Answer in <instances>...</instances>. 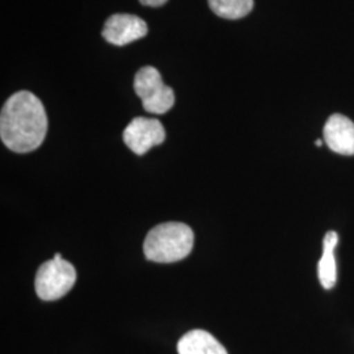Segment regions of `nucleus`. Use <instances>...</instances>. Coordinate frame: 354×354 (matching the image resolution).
<instances>
[{"mask_svg": "<svg viewBox=\"0 0 354 354\" xmlns=\"http://www.w3.org/2000/svg\"><path fill=\"white\" fill-rule=\"evenodd\" d=\"M75 281V268L61 253H55L54 259L38 268L35 288L42 301H57L73 289Z\"/></svg>", "mask_w": 354, "mask_h": 354, "instance_id": "nucleus-3", "label": "nucleus"}, {"mask_svg": "<svg viewBox=\"0 0 354 354\" xmlns=\"http://www.w3.org/2000/svg\"><path fill=\"white\" fill-rule=\"evenodd\" d=\"M168 0H140L142 6H146V7H152V8H158V7H162L165 6Z\"/></svg>", "mask_w": 354, "mask_h": 354, "instance_id": "nucleus-11", "label": "nucleus"}, {"mask_svg": "<svg viewBox=\"0 0 354 354\" xmlns=\"http://www.w3.org/2000/svg\"><path fill=\"white\" fill-rule=\"evenodd\" d=\"M339 241V235L335 231H328L323 241V256L317 264V277L326 290H330L336 285L337 268L335 260V248Z\"/></svg>", "mask_w": 354, "mask_h": 354, "instance_id": "nucleus-9", "label": "nucleus"}, {"mask_svg": "<svg viewBox=\"0 0 354 354\" xmlns=\"http://www.w3.org/2000/svg\"><path fill=\"white\" fill-rule=\"evenodd\" d=\"M213 12L227 20H238L252 11L253 0H207Z\"/></svg>", "mask_w": 354, "mask_h": 354, "instance_id": "nucleus-10", "label": "nucleus"}, {"mask_svg": "<svg viewBox=\"0 0 354 354\" xmlns=\"http://www.w3.org/2000/svg\"><path fill=\"white\" fill-rule=\"evenodd\" d=\"M122 137L131 151L137 155H145L152 147L165 142V127L156 118L136 117L124 130Z\"/></svg>", "mask_w": 354, "mask_h": 354, "instance_id": "nucleus-5", "label": "nucleus"}, {"mask_svg": "<svg viewBox=\"0 0 354 354\" xmlns=\"http://www.w3.org/2000/svg\"><path fill=\"white\" fill-rule=\"evenodd\" d=\"M149 26L145 20L130 13L112 15L104 24L102 37L115 46H125L145 37Z\"/></svg>", "mask_w": 354, "mask_h": 354, "instance_id": "nucleus-6", "label": "nucleus"}, {"mask_svg": "<svg viewBox=\"0 0 354 354\" xmlns=\"http://www.w3.org/2000/svg\"><path fill=\"white\" fill-rule=\"evenodd\" d=\"M178 354H228L226 348L213 335L194 329L184 335L177 344Z\"/></svg>", "mask_w": 354, "mask_h": 354, "instance_id": "nucleus-8", "label": "nucleus"}, {"mask_svg": "<svg viewBox=\"0 0 354 354\" xmlns=\"http://www.w3.org/2000/svg\"><path fill=\"white\" fill-rule=\"evenodd\" d=\"M324 142L336 153L354 155V124L342 114H332L324 127Z\"/></svg>", "mask_w": 354, "mask_h": 354, "instance_id": "nucleus-7", "label": "nucleus"}, {"mask_svg": "<svg viewBox=\"0 0 354 354\" xmlns=\"http://www.w3.org/2000/svg\"><path fill=\"white\" fill-rule=\"evenodd\" d=\"M134 91L149 113L165 114L175 105L174 89L165 84L160 73L152 66H145L136 74Z\"/></svg>", "mask_w": 354, "mask_h": 354, "instance_id": "nucleus-4", "label": "nucleus"}, {"mask_svg": "<svg viewBox=\"0 0 354 354\" xmlns=\"http://www.w3.org/2000/svg\"><path fill=\"white\" fill-rule=\"evenodd\" d=\"M48 133V114L44 104L29 91H20L3 105L0 138L11 151L26 153L42 145Z\"/></svg>", "mask_w": 354, "mask_h": 354, "instance_id": "nucleus-1", "label": "nucleus"}, {"mask_svg": "<svg viewBox=\"0 0 354 354\" xmlns=\"http://www.w3.org/2000/svg\"><path fill=\"white\" fill-rule=\"evenodd\" d=\"M194 234L188 225L180 222H165L150 230L143 252L153 263H176L185 259L193 250Z\"/></svg>", "mask_w": 354, "mask_h": 354, "instance_id": "nucleus-2", "label": "nucleus"}, {"mask_svg": "<svg viewBox=\"0 0 354 354\" xmlns=\"http://www.w3.org/2000/svg\"><path fill=\"white\" fill-rule=\"evenodd\" d=\"M315 145H317V147H320V146L323 145V140H317V142H315Z\"/></svg>", "mask_w": 354, "mask_h": 354, "instance_id": "nucleus-12", "label": "nucleus"}]
</instances>
